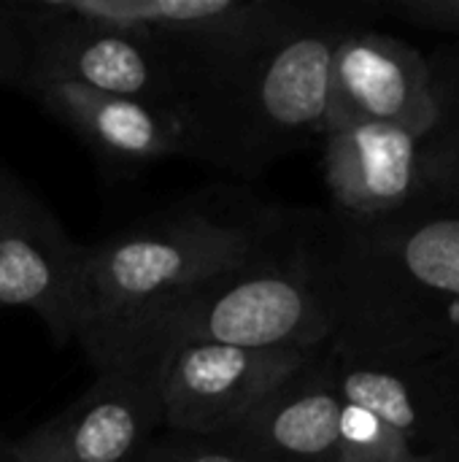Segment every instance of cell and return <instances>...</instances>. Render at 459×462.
Listing matches in <instances>:
<instances>
[{
	"label": "cell",
	"mask_w": 459,
	"mask_h": 462,
	"mask_svg": "<svg viewBox=\"0 0 459 462\" xmlns=\"http://www.w3.org/2000/svg\"><path fill=\"white\" fill-rule=\"evenodd\" d=\"M284 249L330 319L333 355L417 360L459 349V208L425 198L381 217L284 214Z\"/></svg>",
	"instance_id": "cell-1"
},
{
	"label": "cell",
	"mask_w": 459,
	"mask_h": 462,
	"mask_svg": "<svg viewBox=\"0 0 459 462\" xmlns=\"http://www.w3.org/2000/svg\"><path fill=\"white\" fill-rule=\"evenodd\" d=\"M368 14H379V5L314 3L311 14L279 38L192 73L170 111L181 157L254 179L322 138L333 51L344 32L368 27Z\"/></svg>",
	"instance_id": "cell-2"
},
{
	"label": "cell",
	"mask_w": 459,
	"mask_h": 462,
	"mask_svg": "<svg viewBox=\"0 0 459 462\" xmlns=\"http://www.w3.org/2000/svg\"><path fill=\"white\" fill-rule=\"evenodd\" d=\"M76 341L97 374L151 382L162 357L189 344L319 352L330 344V319L281 238L268 257L162 295Z\"/></svg>",
	"instance_id": "cell-3"
},
{
	"label": "cell",
	"mask_w": 459,
	"mask_h": 462,
	"mask_svg": "<svg viewBox=\"0 0 459 462\" xmlns=\"http://www.w3.org/2000/svg\"><path fill=\"white\" fill-rule=\"evenodd\" d=\"M281 238L284 214H262L246 222L208 211H179L84 246L76 338L162 295L246 268L276 252Z\"/></svg>",
	"instance_id": "cell-4"
},
{
	"label": "cell",
	"mask_w": 459,
	"mask_h": 462,
	"mask_svg": "<svg viewBox=\"0 0 459 462\" xmlns=\"http://www.w3.org/2000/svg\"><path fill=\"white\" fill-rule=\"evenodd\" d=\"M16 11L27 41V87L78 84L168 114L176 108L184 68L157 41L76 19L51 0H16Z\"/></svg>",
	"instance_id": "cell-5"
},
{
	"label": "cell",
	"mask_w": 459,
	"mask_h": 462,
	"mask_svg": "<svg viewBox=\"0 0 459 462\" xmlns=\"http://www.w3.org/2000/svg\"><path fill=\"white\" fill-rule=\"evenodd\" d=\"M76 19L135 32L165 46L192 73L208 70L300 24L314 3L300 0H51Z\"/></svg>",
	"instance_id": "cell-6"
},
{
	"label": "cell",
	"mask_w": 459,
	"mask_h": 462,
	"mask_svg": "<svg viewBox=\"0 0 459 462\" xmlns=\"http://www.w3.org/2000/svg\"><path fill=\"white\" fill-rule=\"evenodd\" d=\"M322 352V349H319ZM317 352L189 344L162 357L151 374L162 430L216 439L235 428Z\"/></svg>",
	"instance_id": "cell-7"
},
{
	"label": "cell",
	"mask_w": 459,
	"mask_h": 462,
	"mask_svg": "<svg viewBox=\"0 0 459 462\" xmlns=\"http://www.w3.org/2000/svg\"><path fill=\"white\" fill-rule=\"evenodd\" d=\"M84 246L32 187L0 160V309H27L54 344L76 341V290Z\"/></svg>",
	"instance_id": "cell-8"
},
{
	"label": "cell",
	"mask_w": 459,
	"mask_h": 462,
	"mask_svg": "<svg viewBox=\"0 0 459 462\" xmlns=\"http://www.w3.org/2000/svg\"><path fill=\"white\" fill-rule=\"evenodd\" d=\"M330 374L346 403L363 406L419 455L459 449V349L417 360H357L327 349Z\"/></svg>",
	"instance_id": "cell-9"
},
{
	"label": "cell",
	"mask_w": 459,
	"mask_h": 462,
	"mask_svg": "<svg viewBox=\"0 0 459 462\" xmlns=\"http://www.w3.org/2000/svg\"><path fill=\"white\" fill-rule=\"evenodd\" d=\"M376 122L417 133L436 125L427 57L403 38L371 27L344 32L330 62L327 125Z\"/></svg>",
	"instance_id": "cell-10"
},
{
	"label": "cell",
	"mask_w": 459,
	"mask_h": 462,
	"mask_svg": "<svg viewBox=\"0 0 459 462\" xmlns=\"http://www.w3.org/2000/svg\"><path fill=\"white\" fill-rule=\"evenodd\" d=\"M160 430L149 379L97 374L70 406L11 441V455L14 462H127Z\"/></svg>",
	"instance_id": "cell-11"
},
{
	"label": "cell",
	"mask_w": 459,
	"mask_h": 462,
	"mask_svg": "<svg viewBox=\"0 0 459 462\" xmlns=\"http://www.w3.org/2000/svg\"><path fill=\"white\" fill-rule=\"evenodd\" d=\"M325 181L333 208L349 217H381L427 198L422 138L376 122H335L325 135Z\"/></svg>",
	"instance_id": "cell-12"
},
{
	"label": "cell",
	"mask_w": 459,
	"mask_h": 462,
	"mask_svg": "<svg viewBox=\"0 0 459 462\" xmlns=\"http://www.w3.org/2000/svg\"><path fill=\"white\" fill-rule=\"evenodd\" d=\"M341 409L325 346L216 439L265 462H335Z\"/></svg>",
	"instance_id": "cell-13"
},
{
	"label": "cell",
	"mask_w": 459,
	"mask_h": 462,
	"mask_svg": "<svg viewBox=\"0 0 459 462\" xmlns=\"http://www.w3.org/2000/svg\"><path fill=\"white\" fill-rule=\"evenodd\" d=\"M24 95L111 160L157 162L181 157L176 119L162 108L60 81L30 84Z\"/></svg>",
	"instance_id": "cell-14"
},
{
	"label": "cell",
	"mask_w": 459,
	"mask_h": 462,
	"mask_svg": "<svg viewBox=\"0 0 459 462\" xmlns=\"http://www.w3.org/2000/svg\"><path fill=\"white\" fill-rule=\"evenodd\" d=\"M436 125L422 141V171L430 184L459 179V38L427 57Z\"/></svg>",
	"instance_id": "cell-15"
},
{
	"label": "cell",
	"mask_w": 459,
	"mask_h": 462,
	"mask_svg": "<svg viewBox=\"0 0 459 462\" xmlns=\"http://www.w3.org/2000/svg\"><path fill=\"white\" fill-rule=\"evenodd\" d=\"M430 457L419 455L403 433L368 409L344 401L335 462H430Z\"/></svg>",
	"instance_id": "cell-16"
},
{
	"label": "cell",
	"mask_w": 459,
	"mask_h": 462,
	"mask_svg": "<svg viewBox=\"0 0 459 462\" xmlns=\"http://www.w3.org/2000/svg\"><path fill=\"white\" fill-rule=\"evenodd\" d=\"M127 462H265L246 449H238L222 439L181 436L170 430L154 433Z\"/></svg>",
	"instance_id": "cell-17"
},
{
	"label": "cell",
	"mask_w": 459,
	"mask_h": 462,
	"mask_svg": "<svg viewBox=\"0 0 459 462\" xmlns=\"http://www.w3.org/2000/svg\"><path fill=\"white\" fill-rule=\"evenodd\" d=\"M0 87L24 92L27 87V41L16 3L0 0Z\"/></svg>",
	"instance_id": "cell-18"
},
{
	"label": "cell",
	"mask_w": 459,
	"mask_h": 462,
	"mask_svg": "<svg viewBox=\"0 0 459 462\" xmlns=\"http://www.w3.org/2000/svg\"><path fill=\"white\" fill-rule=\"evenodd\" d=\"M379 14H390L411 27L459 38V0H392L379 5Z\"/></svg>",
	"instance_id": "cell-19"
},
{
	"label": "cell",
	"mask_w": 459,
	"mask_h": 462,
	"mask_svg": "<svg viewBox=\"0 0 459 462\" xmlns=\"http://www.w3.org/2000/svg\"><path fill=\"white\" fill-rule=\"evenodd\" d=\"M427 198H430V200H438V203H444V206L459 208V179H446V181L430 184V187H427Z\"/></svg>",
	"instance_id": "cell-20"
},
{
	"label": "cell",
	"mask_w": 459,
	"mask_h": 462,
	"mask_svg": "<svg viewBox=\"0 0 459 462\" xmlns=\"http://www.w3.org/2000/svg\"><path fill=\"white\" fill-rule=\"evenodd\" d=\"M430 462H459V449L457 452H444V455H433Z\"/></svg>",
	"instance_id": "cell-21"
},
{
	"label": "cell",
	"mask_w": 459,
	"mask_h": 462,
	"mask_svg": "<svg viewBox=\"0 0 459 462\" xmlns=\"http://www.w3.org/2000/svg\"><path fill=\"white\" fill-rule=\"evenodd\" d=\"M0 462H14V455H11V441L5 444V449L0 452Z\"/></svg>",
	"instance_id": "cell-22"
},
{
	"label": "cell",
	"mask_w": 459,
	"mask_h": 462,
	"mask_svg": "<svg viewBox=\"0 0 459 462\" xmlns=\"http://www.w3.org/2000/svg\"><path fill=\"white\" fill-rule=\"evenodd\" d=\"M5 444H8V441H5V439H0V449H3V447H5Z\"/></svg>",
	"instance_id": "cell-23"
},
{
	"label": "cell",
	"mask_w": 459,
	"mask_h": 462,
	"mask_svg": "<svg viewBox=\"0 0 459 462\" xmlns=\"http://www.w3.org/2000/svg\"><path fill=\"white\" fill-rule=\"evenodd\" d=\"M3 449H5V447H3ZM3 449H0V452H3Z\"/></svg>",
	"instance_id": "cell-24"
}]
</instances>
